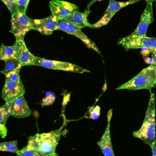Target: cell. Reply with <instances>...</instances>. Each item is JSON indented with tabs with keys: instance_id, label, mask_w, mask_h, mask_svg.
Segmentation results:
<instances>
[{
	"instance_id": "cell-11",
	"label": "cell",
	"mask_w": 156,
	"mask_h": 156,
	"mask_svg": "<svg viewBox=\"0 0 156 156\" xmlns=\"http://www.w3.org/2000/svg\"><path fill=\"white\" fill-rule=\"evenodd\" d=\"M14 45L16 48V56L20 60L23 66L34 65L36 56L31 53L28 50L24 38L16 37Z\"/></svg>"
},
{
	"instance_id": "cell-26",
	"label": "cell",
	"mask_w": 156,
	"mask_h": 156,
	"mask_svg": "<svg viewBox=\"0 0 156 156\" xmlns=\"http://www.w3.org/2000/svg\"><path fill=\"white\" fill-rule=\"evenodd\" d=\"M101 108L98 105L91 108L90 111V118L93 120H96L100 116Z\"/></svg>"
},
{
	"instance_id": "cell-14",
	"label": "cell",
	"mask_w": 156,
	"mask_h": 156,
	"mask_svg": "<svg viewBox=\"0 0 156 156\" xmlns=\"http://www.w3.org/2000/svg\"><path fill=\"white\" fill-rule=\"evenodd\" d=\"M122 45L127 51L142 47H147L149 49L155 48H156V38L148 37L146 35L137 36L129 40Z\"/></svg>"
},
{
	"instance_id": "cell-25",
	"label": "cell",
	"mask_w": 156,
	"mask_h": 156,
	"mask_svg": "<svg viewBox=\"0 0 156 156\" xmlns=\"http://www.w3.org/2000/svg\"><path fill=\"white\" fill-rule=\"evenodd\" d=\"M30 0H16L19 12L26 14L27 7Z\"/></svg>"
},
{
	"instance_id": "cell-8",
	"label": "cell",
	"mask_w": 156,
	"mask_h": 156,
	"mask_svg": "<svg viewBox=\"0 0 156 156\" xmlns=\"http://www.w3.org/2000/svg\"><path fill=\"white\" fill-rule=\"evenodd\" d=\"M12 17V28L10 32L15 37L24 38L25 35L32 30L31 19L26 14L18 12Z\"/></svg>"
},
{
	"instance_id": "cell-24",
	"label": "cell",
	"mask_w": 156,
	"mask_h": 156,
	"mask_svg": "<svg viewBox=\"0 0 156 156\" xmlns=\"http://www.w3.org/2000/svg\"><path fill=\"white\" fill-rule=\"evenodd\" d=\"M55 100V95L52 92H47L45 94V96L43 99L41 105L42 106L51 105H52Z\"/></svg>"
},
{
	"instance_id": "cell-27",
	"label": "cell",
	"mask_w": 156,
	"mask_h": 156,
	"mask_svg": "<svg viewBox=\"0 0 156 156\" xmlns=\"http://www.w3.org/2000/svg\"><path fill=\"white\" fill-rule=\"evenodd\" d=\"M140 53L143 55V57H146V56L148 55L151 53V50L149 48H147V47H140Z\"/></svg>"
},
{
	"instance_id": "cell-30",
	"label": "cell",
	"mask_w": 156,
	"mask_h": 156,
	"mask_svg": "<svg viewBox=\"0 0 156 156\" xmlns=\"http://www.w3.org/2000/svg\"><path fill=\"white\" fill-rule=\"evenodd\" d=\"M102 1H104V0H93L91 2H90V3H88L86 9H89L90 7H91L93 4H94V3H95V2H98Z\"/></svg>"
},
{
	"instance_id": "cell-12",
	"label": "cell",
	"mask_w": 156,
	"mask_h": 156,
	"mask_svg": "<svg viewBox=\"0 0 156 156\" xmlns=\"http://www.w3.org/2000/svg\"><path fill=\"white\" fill-rule=\"evenodd\" d=\"M25 93V88L22 82L17 83L5 81L2 90V98L6 102H12L16 98L23 95Z\"/></svg>"
},
{
	"instance_id": "cell-33",
	"label": "cell",
	"mask_w": 156,
	"mask_h": 156,
	"mask_svg": "<svg viewBox=\"0 0 156 156\" xmlns=\"http://www.w3.org/2000/svg\"><path fill=\"white\" fill-rule=\"evenodd\" d=\"M153 87H156V83H155L154 84V85H153Z\"/></svg>"
},
{
	"instance_id": "cell-21",
	"label": "cell",
	"mask_w": 156,
	"mask_h": 156,
	"mask_svg": "<svg viewBox=\"0 0 156 156\" xmlns=\"http://www.w3.org/2000/svg\"><path fill=\"white\" fill-rule=\"evenodd\" d=\"M18 156H40L39 153L29 145L24 147L22 149L16 153Z\"/></svg>"
},
{
	"instance_id": "cell-15",
	"label": "cell",
	"mask_w": 156,
	"mask_h": 156,
	"mask_svg": "<svg viewBox=\"0 0 156 156\" xmlns=\"http://www.w3.org/2000/svg\"><path fill=\"white\" fill-rule=\"evenodd\" d=\"M32 111L23 95L12 101L11 106V115L18 118H24L30 115Z\"/></svg>"
},
{
	"instance_id": "cell-20",
	"label": "cell",
	"mask_w": 156,
	"mask_h": 156,
	"mask_svg": "<svg viewBox=\"0 0 156 156\" xmlns=\"http://www.w3.org/2000/svg\"><path fill=\"white\" fill-rule=\"evenodd\" d=\"M17 140L2 142L0 144V151L16 153L20 150L17 147Z\"/></svg>"
},
{
	"instance_id": "cell-2",
	"label": "cell",
	"mask_w": 156,
	"mask_h": 156,
	"mask_svg": "<svg viewBox=\"0 0 156 156\" xmlns=\"http://www.w3.org/2000/svg\"><path fill=\"white\" fill-rule=\"evenodd\" d=\"M150 147L156 144V105L154 93H151L147 109L141 127L133 133Z\"/></svg>"
},
{
	"instance_id": "cell-23",
	"label": "cell",
	"mask_w": 156,
	"mask_h": 156,
	"mask_svg": "<svg viewBox=\"0 0 156 156\" xmlns=\"http://www.w3.org/2000/svg\"><path fill=\"white\" fill-rule=\"evenodd\" d=\"M7 6L11 13L12 16L18 13L16 0H1Z\"/></svg>"
},
{
	"instance_id": "cell-7",
	"label": "cell",
	"mask_w": 156,
	"mask_h": 156,
	"mask_svg": "<svg viewBox=\"0 0 156 156\" xmlns=\"http://www.w3.org/2000/svg\"><path fill=\"white\" fill-rule=\"evenodd\" d=\"M140 0H130L126 2H117L115 0H109V5L105 12L103 17L98 21L91 25L92 29H99L108 24L113 16L120 9L134 3L138 2Z\"/></svg>"
},
{
	"instance_id": "cell-9",
	"label": "cell",
	"mask_w": 156,
	"mask_h": 156,
	"mask_svg": "<svg viewBox=\"0 0 156 156\" xmlns=\"http://www.w3.org/2000/svg\"><path fill=\"white\" fill-rule=\"evenodd\" d=\"M49 6L52 14L59 20L64 19L73 12H79L77 6L64 1L51 0L50 2Z\"/></svg>"
},
{
	"instance_id": "cell-5",
	"label": "cell",
	"mask_w": 156,
	"mask_h": 156,
	"mask_svg": "<svg viewBox=\"0 0 156 156\" xmlns=\"http://www.w3.org/2000/svg\"><path fill=\"white\" fill-rule=\"evenodd\" d=\"M56 30L62 31L68 34L76 36L77 38L81 40L88 48L95 51L99 54H101L96 44L87 37L82 31L81 29L71 24L66 20L64 19H58Z\"/></svg>"
},
{
	"instance_id": "cell-18",
	"label": "cell",
	"mask_w": 156,
	"mask_h": 156,
	"mask_svg": "<svg viewBox=\"0 0 156 156\" xmlns=\"http://www.w3.org/2000/svg\"><path fill=\"white\" fill-rule=\"evenodd\" d=\"M5 62L6 63L5 68L1 72L4 75L12 71L21 70L23 66L16 56H13Z\"/></svg>"
},
{
	"instance_id": "cell-6",
	"label": "cell",
	"mask_w": 156,
	"mask_h": 156,
	"mask_svg": "<svg viewBox=\"0 0 156 156\" xmlns=\"http://www.w3.org/2000/svg\"><path fill=\"white\" fill-rule=\"evenodd\" d=\"M152 3H147V6L140 18V22L136 29L131 34L119 40V45H122L129 40L137 36L146 35L149 25L153 21Z\"/></svg>"
},
{
	"instance_id": "cell-34",
	"label": "cell",
	"mask_w": 156,
	"mask_h": 156,
	"mask_svg": "<svg viewBox=\"0 0 156 156\" xmlns=\"http://www.w3.org/2000/svg\"></svg>"
},
{
	"instance_id": "cell-13",
	"label": "cell",
	"mask_w": 156,
	"mask_h": 156,
	"mask_svg": "<svg viewBox=\"0 0 156 156\" xmlns=\"http://www.w3.org/2000/svg\"><path fill=\"white\" fill-rule=\"evenodd\" d=\"M113 108L109 109L108 112V124L106 128L99 141L97 144L105 156H115L110 136V125L113 114Z\"/></svg>"
},
{
	"instance_id": "cell-29",
	"label": "cell",
	"mask_w": 156,
	"mask_h": 156,
	"mask_svg": "<svg viewBox=\"0 0 156 156\" xmlns=\"http://www.w3.org/2000/svg\"><path fill=\"white\" fill-rule=\"evenodd\" d=\"M153 58H150V57H147L145 59V62L146 63L148 64L151 65L153 63Z\"/></svg>"
},
{
	"instance_id": "cell-32",
	"label": "cell",
	"mask_w": 156,
	"mask_h": 156,
	"mask_svg": "<svg viewBox=\"0 0 156 156\" xmlns=\"http://www.w3.org/2000/svg\"><path fill=\"white\" fill-rule=\"evenodd\" d=\"M145 1H146L147 3H152L155 0H145Z\"/></svg>"
},
{
	"instance_id": "cell-4",
	"label": "cell",
	"mask_w": 156,
	"mask_h": 156,
	"mask_svg": "<svg viewBox=\"0 0 156 156\" xmlns=\"http://www.w3.org/2000/svg\"><path fill=\"white\" fill-rule=\"evenodd\" d=\"M34 65L42 66L47 69L62 70L78 73L91 72L89 70L71 63L46 60L37 56H36Z\"/></svg>"
},
{
	"instance_id": "cell-10",
	"label": "cell",
	"mask_w": 156,
	"mask_h": 156,
	"mask_svg": "<svg viewBox=\"0 0 156 156\" xmlns=\"http://www.w3.org/2000/svg\"><path fill=\"white\" fill-rule=\"evenodd\" d=\"M32 30L37 31L40 33L45 35L52 34L56 30L58 19L52 14L44 19L34 20L31 19Z\"/></svg>"
},
{
	"instance_id": "cell-31",
	"label": "cell",
	"mask_w": 156,
	"mask_h": 156,
	"mask_svg": "<svg viewBox=\"0 0 156 156\" xmlns=\"http://www.w3.org/2000/svg\"><path fill=\"white\" fill-rule=\"evenodd\" d=\"M151 148L152 156H156V146L155 145H153L152 147H151Z\"/></svg>"
},
{
	"instance_id": "cell-28",
	"label": "cell",
	"mask_w": 156,
	"mask_h": 156,
	"mask_svg": "<svg viewBox=\"0 0 156 156\" xmlns=\"http://www.w3.org/2000/svg\"><path fill=\"white\" fill-rule=\"evenodd\" d=\"M152 57L153 59V63L151 65L156 66V48L150 49Z\"/></svg>"
},
{
	"instance_id": "cell-1",
	"label": "cell",
	"mask_w": 156,
	"mask_h": 156,
	"mask_svg": "<svg viewBox=\"0 0 156 156\" xmlns=\"http://www.w3.org/2000/svg\"><path fill=\"white\" fill-rule=\"evenodd\" d=\"M62 129L29 137L28 145L34 149L40 156H58L55 151L62 135Z\"/></svg>"
},
{
	"instance_id": "cell-3",
	"label": "cell",
	"mask_w": 156,
	"mask_h": 156,
	"mask_svg": "<svg viewBox=\"0 0 156 156\" xmlns=\"http://www.w3.org/2000/svg\"><path fill=\"white\" fill-rule=\"evenodd\" d=\"M156 82V66L151 65L142 70L137 75L127 83L116 88V90H129L135 91L141 89L151 88Z\"/></svg>"
},
{
	"instance_id": "cell-22",
	"label": "cell",
	"mask_w": 156,
	"mask_h": 156,
	"mask_svg": "<svg viewBox=\"0 0 156 156\" xmlns=\"http://www.w3.org/2000/svg\"><path fill=\"white\" fill-rule=\"evenodd\" d=\"M20 70L12 71L5 75V81H11L15 83H20L22 82L20 77Z\"/></svg>"
},
{
	"instance_id": "cell-16",
	"label": "cell",
	"mask_w": 156,
	"mask_h": 156,
	"mask_svg": "<svg viewBox=\"0 0 156 156\" xmlns=\"http://www.w3.org/2000/svg\"><path fill=\"white\" fill-rule=\"evenodd\" d=\"M91 12V11L89 9L86 10L83 12H73L69 14L68 16L65 17L64 19L66 20L68 22L76 26L79 29H82L85 27H89L91 28V25L88 22V16Z\"/></svg>"
},
{
	"instance_id": "cell-19",
	"label": "cell",
	"mask_w": 156,
	"mask_h": 156,
	"mask_svg": "<svg viewBox=\"0 0 156 156\" xmlns=\"http://www.w3.org/2000/svg\"><path fill=\"white\" fill-rule=\"evenodd\" d=\"M16 51L15 45L6 46L3 44H2L0 49V59L6 61L9 58L16 56Z\"/></svg>"
},
{
	"instance_id": "cell-17",
	"label": "cell",
	"mask_w": 156,
	"mask_h": 156,
	"mask_svg": "<svg viewBox=\"0 0 156 156\" xmlns=\"http://www.w3.org/2000/svg\"><path fill=\"white\" fill-rule=\"evenodd\" d=\"M12 102H6L5 105L0 107V134L2 138L7 135L8 129L6 123L8 119L11 115V106Z\"/></svg>"
}]
</instances>
